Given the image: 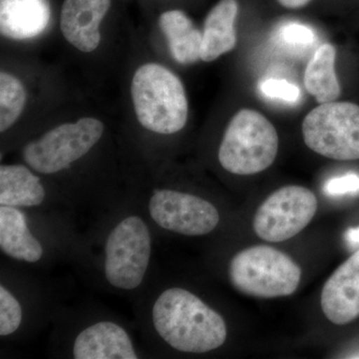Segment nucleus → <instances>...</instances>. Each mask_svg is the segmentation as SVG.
<instances>
[{"instance_id": "f257e3e1", "label": "nucleus", "mask_w": 359, "mask_h": 359, "mask_svg": "<svg viewBox=\"0 0 359 359\" xmlns=\"http://www.w3.org/2000/svg\"><path fill=\"white\" fill-rule=\"evenodd\" d=\"M152 321L161 339L181 353H210L223 346L228 337L221 314L181 287L164 290L157 297Z\"/></svg>"}, {"instance_id": "f03ea898", "label": "nucleus", "mask_w": 359, "mask_h": 359, "mask_svg": "<svg viewBox=\"0 0 359 359\" xmlns=\"http://www.w3.org/2000/svg\"><path fill=\"white\" fill-rule=\"evenodd\" d=\"M131 95L137 119L148 131L172 135L186 126L189 106L185 88L164 66H140L132 79Z\"/></svg>"}, {"instance_id": "7ed1b4c3", "label": "nucleus", "mask_w": 359, "mask_h": 359, "mask_svg": "<svg viewBox=\"0 0 359 359\" xmlns=\"http://www.w3.org/2000/svg\"><path fill=\"white\" fill-rule=\"evenodd\" d=\"M278 132L262 113L242 109L231 118L219 148L221 166L229 173H261L275 162Z\"/></svg>"}, {"instance_id": "20e7f679", "label": "nucleus", "mask_w": 359, "mask_h": 359, "mask_svg": "<svg viewBox=\"0 0 359 359\" xmlns=\"http://www.w3.org/2000/svg\"><path fill=\"white\" fill-rule=\"evenodd\" d=\"M229 278L242 294L275 299L294 294L301 283L302 269L285 252L269 245H254L233 257Z\"/></svg>"}, {"instance_id": "39448f33", "label": "nucleus", "mask_w": 359, "mask_h": 359, "mask_svg": "<svg viewBox=\"0 0 359 359\" xmlns=\"http://www.w3.org/2000/svg\"><path fill=\"white\" fill-rule=\"evenodd\" d=\"M104 129L103 123L92 117L59 125L26 144L23 160L36 173L57 174L88 154L102 138Z\"/></svg>"}, {"instance_id": "423d86ee", "label": "nucleus", "mask_w": 359, "mask_h": 359, "mask_svg": "<svg viewBox=\"0 0 359 359\" xmlns=\"http://www.w3.org/2000/svg\"><path fill=\"white\" fill-rule=\"evenodd\" d=\"M151 254L152 238L146 222L136 215L122 219L106 240V280L115 289L136 290L147 273Z\"/></svg>"}, {"instance_id": "0eeeda50", "label": "nucleus", "mask_w": 359, "mask_h": 359, "mask_svg": "<svg viewBox=\"0 0 359 359\" xmlns=\"http://www.w3.org/2000/svg\"><path fill=\"white\" fill-rule=\"evenodd\" d=\"M304 143L316 154L337 161L359 159V105L320 104L302 122Z\"/></svg>"}, {"instance_id": "6e6552de", "label": "nucleus", "mask_w": 359, "mask_h": 359, "mask_svg": "<svg viewBox=\"0 0 359 359\" xmlns=\"http://www.w3.org/2000/svg\"><path fill=\"white\" fill-rule=\"evenodd\" d=\"M318 211V199L309 189L287 186L266 198L255 215L252 228L262 240L280 243L309 226Z\"/></svg>"}, {"instance_id": "1a4fd4ad", "label": "nucleus", "mask_w": 359, "mask_h": 359, "mask_svg": "<svg viewBox=\"0 0 359 359\" xmlns=\"http://www.w3.org/2000/svg\"><path fill=\"white\" fill-rule=\"evenodd\" d=\"M149 215L164 230L199 237L208 235L219 223V212L209 201L180 191L155 190L148 202Z\"/></svg>"}, {"instance_id": "9d476101", "label": "nucleus", "mask_w": 359, "mask_h": 359, "mask_svg": "<svg viewBox=\"0 0 359 359\" xmlns=\"http://www.w3.org/2000/svg\"><path fill=\"white\" fill-rule=\"evenodd\" d=\"M320 304L325 318L334 325H347L359 318V250L330 276Z\"/></svg>"}, {"instance_id": "9b49d317", "label": "nucleus", "mask_w": 359, "mask_h": 359, "mask_svg": "<svg viewBox=\"0 0 359 359\" xmlns=\"http://www.w3.org/2000/svg\"><path fill=\"white\" fill-rule=\"evenodd\" d=\"M111 0H65L60 29L68 43L89 53L101 42L100 25L109 11Z\"/></svg>"}, {"instance_id": "f8f14e48", "label": "nucleus", "mask_w": 359, "mask_h": 359, "mask_svg": "<svg viewBox=\"0 0 359 359\" xmlns=\"http://www.w3.org/2000/svg\"><path fill=\"white\" fill-rule=\"evenodd\" d=\"M76 359H137L128 332L113 321H99L78 334L72 347Z\"/></svg>"}, {"instance_id": "ddd939ff", "label": "nucleus", "mask_w": 359, "mask_h": 359, "mask_svg": "<svg viewBox=\"0 0 359 359\" xmlns=\"http://www.w3.org/2000/svg\"><path fill=\"white\" fill-rule=\"evenodd\" d=\"M51 18L48 0H0V32L13 40L39 36Z\"/></svg>"}, {"instance_id": "4468645a", "label": "nucleus", "mask_w": 359, "mask_h": 359, "mask_svg": "<svg viewBox=\"0 0 359 359\" xmlns=\"http://www.w3.org/2000/svg\"><path fill=\"white\" fill-rule=\"evenodd\" d=\"M0 249L7 257L25 263H37L43 257V247L30 231L20 208L0 205Z\"/></svg>"}, {"instance_id": "2eb2a0df", "label": "nucleus", "mask_w": 359, "mask_h": 359, "mask_svg": "<svg viewBox=\"0 0 359 359\" xmlns=\"http://www.w3.org/2000/svg\"><path fill=\"white\" fill-rule=\"evenodd\" d=\"M238 13L237 0H221L212 7L204 23L201 60L212 62L235 48Z\"/></svg>"}, {"instance_id": "dca6fc26", "label": "nucleus", "mask_w": 359, "mask_h": 359, "mask_svg": "<svg viewBox=\"0 0 359 359\" xmlns=\"http://www.w3.org/2000/svg\"><path fill=\"white\" fill-rule=\"evenodd\" d=\"M46 191L41 180L25 165H1L0 167V205L34 208L43 204Z\"/></svg>"}, {"instance_id": "f3484780", "label": "nucleus", "mask_w": 359, "mask_h": 359, "mask_svg": "<svg viewBox=\"0 0 359 359\" xmlns=\"http://www.w3.org/2000/svg\"><path fill=\"white\" fill-rule=\"evenodd\" d=\"M159 25L177 62L188 65L200 60L203 32L194 26L183 11H169L161 14Z\"/></svg>"}, {"instance_id": "a211bd4d", "label": "nucleus", "mask_w": 359, "mask_h": 359, "mask_svg": "<svg viewBox=\"0 0 359 359\" xmlns=\"http://www.w3.org/2000/svg\"><path fill=\"white\" fill-rule=\"evenodd\" d=\"M337 50L334 45L325 43L314 52L304 72V86L320 104L334 102L341 95L335 73Z\"/></svg>"}, {"instance_id": "6ab92c4d", "label": "nucleus", "mask_w": 359, "mask_h": 359, "mask_svg": "<svg viewBox=\"0 0 359 359\" xmlns=\"http://www.w3.org/2000/svg\"><path fill=\"white\" fill-rule=\"evenodd\" d=\"M27 94L22 82L7 72L0 74V132L13 126L25 108Z\"/></svg>"}, {"instance_id": "aec40b11", "label": "nucleus", "mask_w": 359, "mask_h": 359, "mask_svg": "<svg viewBox=\"0 0 359 359\" xmlns=\"http://www.w3.org/2000/svg\"><path fill=\"white\" fill-rule=\"evenodd\" d=\"M22 323L20 302L4 285H0V335H11Z\"/></svg>"}, {"instance_id": "412c9836", "label": "nucleus", "mask_w": 359, "mask_h": 359, "mask_svg": "<svg viewBox=\"0 0 359 359\" xmlns=\"http://www.w3.org/2000/svg\"><path fill=\"white\" fill-rule=\"evenodd\" d=\"M278 39L283 45L292 49H306L316 41V34L309 26L289 23L278 29Z\"/></svg>"}, {"instance_id": "4be33fe9", "label": "nucleus", "mask_w": 359, "mask_h": 359, "mask_svg": "<svg viewBox=\"0 0 359 359\" xmlns=\"http://www.w3.org/2000/svg\"><path fill=\"white\" fill-rule=\"evenodd\" d=\"M259 89L269 98L280 99L289 103H294L301 96V90L297 85L283 79L266 80L259 85Z\"/></svg>"}, {"instance_id": "5701e85b", "label": "nucleus", "mask_w": 359, "mask_h": 359, "mask_svg": "<svg viewBox=\"0 0 359 359\" xmlns=\"http://www.w3.org/2000/svg\"><path fill=\"white\" fill-rule=\"evenodd\" d=\"M323 191L328 196H346L359 193V175L349 173L334 177L325 183Z\"/></svg>"}, {"instance_id": "b1692460", "label": "nucleus", "mask_w": 359, "mask_h": 359, "mask_svg": "<svg viewBox=\"0 0 359 359\" xmlns=\"http://www.w3.org/2000/svg\"><path fill=\"white\" fill-rule=\"evenodd\" d=\"M276 1L285 8L297 9L308 6L311 0H276Z\"/></svg>"}, {"instance_id": "393cba45", "label": "nucleus", "mask_w": 359, "mask_h": 359, "mask_svg": "<svg viewBox=\"0 0 359 359\" xmlns=\"http://www.w3.org/2000/svg\"><path fill=\"white\" fill-rule=\"evenodd\" d=\"M347 243L351 245H359V226L349 229L346 235Z\"/></svg>"}]
</instances>
